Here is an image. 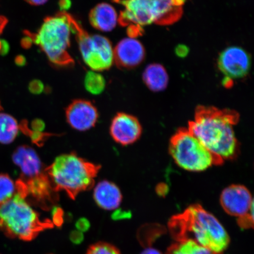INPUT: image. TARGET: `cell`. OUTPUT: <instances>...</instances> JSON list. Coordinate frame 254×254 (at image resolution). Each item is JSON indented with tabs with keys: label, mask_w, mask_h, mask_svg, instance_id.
Returning a JSON list of instances; mask_svg holds the SVG:
<instances>
[{
	"label": "cell",
	"mask_w": 254,
	"mask_h": 254,
	"mask_svg": "<svg viewBox=\"0 0 254 254\" xmlns=\"http://www.w3.org/2000/svg\"><path fill=\"white\" fill-rule=\"evenodd\" d=\"M12 157L14 163L20 168L23 177L21 180L30 179L44 172L39 155L29 146L18 147Z\"/></svg>",
	"instance_id": "15"
},
{
	"label": "cell",
	"mask_w": 254,
	"mask_h": 254,
	"mask_svg": "<svg viewBox=\"0 0 254 254\" xmlns=\"http://www.w3.org/2000/svg\"><path fill=\"white\" fill-rule=\"evenodd\" d=\"M169 152L175 163L183 169L199 172L224 161L212 154L187 128H180L171 138Z\"/></svg>",
	"instance_id": "6"
},
{
	"label": "cell",
	"mask_w": 254,
	"mask_h": 254,
	"mask_svg": "<svg viewBox=\"0 0 254 254\" xmlns=\"http://www.w3.org/2000/svg\"><path fill=\"white\" fill-rule=\"evenodd\" d=\"M89 20L92 26L104 32L112 31L118 23L115 8L108 3H101L91 9Z\"/></svg>",
	"instance_id": "17"
},
{
	"label": "cell",
	"mask_w": 254,
	"mask_h": 254,
	"mask_svg": "<svg viewBox=\"0 0 254 254\" xmlns=\"http://www.w3.org/2000/svg\"><path fill=\"white\" fill-rule=\"evenodd\" d=\"M145 51L144 46L134 38H126L120 41L114 49V62L120 67L131 69L144 61Z\"/></svg>",
	"instance_id": "14"
},
{
	"label": "cell",
	"mask_w": 254,
	"mask_h": 254,
	"mask_svg": "<svg viewBox=\"0 0 254 254\" xmlns=\"http://www.w3.org/2000/svg\"><path fill=\"white\" fill-rule=\"evenodd\" d=\"M15 62L16 64L18 66H24L25 64V63H26V60H25L24 56H19L16 57Z\"/></svg>",
	"instance_id": "38"
},
{
	"label": "cell",
	"mask_w": 254,
	"mask_h": 254,
	"mask_svg": "<svg viewBox=\"0 0 254 254\" xmlns=\"http://www.w3.org/2000/svg\"><path fill=\"white\" fill-rule=\"evenodd\" d=\"M220 203L226 213L237 218L254 210L252 193L247 187L240 184H233L222 190Z\"/></svg>",
	"instance_id": "9"
},
{
	"label": "cell",
	"mask_w": 254,
	"mask_h": 254,
	"mask_svg": "<svg viewBox=\"0 0 254 254\" xmlns=\"http://www.w3.org/2000/svg\"><path fill=\"white\" fill-rule=\"evenodd\" d=\"M73 33L76 34L82 59L92 70H107L114 62V49L110 40L101 35L89 34L72 17Z\"/></svg>",
	"instance_id": "7"
},
{
	"label": "cell",
	"mask_w": 254,
	"mask_h": 254,
	"mask_svg": "<svg viewBox=\"0 0 254 254\" xmlns=\"http://www.w3.org/2000/svg\"><path fill=\"white\" fill-rule=\"evenodd\" d=\"M141 254H163L160 251L154 249V248H147L141 253Z\"/></svg>",
	"instance_id": "35"
},
{
	"label": "cell",
	"mask_w": 254,
	"mask_h": 254,
	"mask_svg": "<svg viewBox=\"0 0 254 254\" xmlns=\"http://www.w3.org/2000/svg\"><path fill=\"white\" fill-rule=\"evenodd\" d=\"M240 114L228 109L198 106L188 128L212 154L225 160H233L240 153V144L234 126Z\"/></svg>",
	"instance_id": "1"
},
{
	"label": "cell",
	"mask_w": 254,
	"mask_h": 254,
	"mask_svg": "<svg viewBox=\"0 0 254 254\" xmlns=\"http://www.w3.org/2000/svg\"><path fill=\"white\" fill-rule=\"evenodd\" d=\"M59 7L62 12H65L70 8L71 6V0H60Z\"/></svg>",
	"instance_id": "32"
},
{
	"label": "cell",
	"mask_w": 254,
	"mask_h": 254,
	"mask_svg": "<svg viewBox=\"0 0 254 254\" xmlns=\"http://www.w3.org/2000/svg\"><path fill=\"white\" fill-rule=\"evenodd\" d=\"M72 16L60 12L44 20L36 34L28 32L33 43L39 46L53 64L67 66L74 64L69 53L73 33Z\"/></svg>",
	"instance_id": "5"
},
{
	"label": "cell",
	"mask_w": 254,
	"mask_h": 254,
	"mask_svg": "<svg viewBox=\"0 0 254 254\" xmlns=\"http://www.w3.org/2000/svg\"><path fill=\"white\" fill-rule=\"evenodd\" d=\"M84 236L81 232L78 230L72 231L69 234V240L75 245H79L84 241Z\"/></svg>",
	"instance_id": "30"
},
{
	"label": "cell",
	"mask_w": 254,
	"mask_h": 254,
	"mask_svg": "<svg viewBox=\"0 0 254 254\" xmlns=\"http://www.w3.org/2000/svg\"><path fill=\"white\" fill-rule=\"evenodd\" d=\"M185 1L186 0H171L173 4L176 7H182Z\"/></svg>",
	"instance_id": "39"
},
{
	"label": "cell",
	"mask_w": 254,
	"mask_h": 254,
	"mask_svg": "<svg viewBox=\"0 0 254 254\" xmlns=\"http://www.w3.org/2000/svg\"><path fill=\"white\" fill-rule=\"evenodd\" d=\"M25 34H26V37H25L24 39L22 40L21 44L23 48L27 49V48L30 47L32 44H33V40L28 33H25Z\"/></svg>",
	"instance_id": "33"
},
{
	"label": "cell",
	"mask_w": 254,
	"mask_h": 254,
	"mask_svg": "<svg viewBox=\"0 0 254 254\" xmlns=\"http://www.w3.org/2000/svg\"><path fill=\"white\" fill-rule=\"evenodd\" d=\"M1 105H0V110H1Z\"/></svg>",
	"instance_id": "41"
},
{
	"label": "cell",
	"mask_w": 254,
	"mask_h": 254,
	"mask_svg": "<svg viewBox=\"0 0 254 254\" xmlns=\"http://www.w3.org/2000/svg\"><path fill=\"white\" fill-rule=\"evenodd\" d=\"M52 222L57 227L60 228L62 226L64 222V212L63 209L55 206L52 210Z\"/></svg>",
	"instance_id": "27"
},
{
	"label": "cell",
	"mask_w": 254,
	"mask_h": 254,
	"mask_svg": "<svg viewBox=\"0 0 254 254\" xmlns=\"http://www.w3.org/2000/svg\"><path fill=\"white\" fill-rule=\"evenodd\" d=\"M20 129L21 131L25 133V134L29 136L31 138V141L36 144L38 145H42L43 142L46 140V139L52 136V134H47V133L43 132H36L32 131L30 128H28L27 123L23 122L21 123L20 125Z\"/></svg>",
	"instance_id": "25"
},
{
	"label": "cell",
	"mask_w": 254,
	"mask_h": 254,
	"mask_svg": "<svg viewBox=\"0 0 254 254\" xmlns=\"http://www.w3.org/2000/svg\"><path fill=\"white\" fill-rule=\"evenodd\" d=\"M17 191L16 183L7 174H0V204L13 197Z\"/></svg>",
	"instance_id": "23"
},
{
	"label": "cell",
	"mask_w": 254,
	"mask_h": 254,
	"mask_svg": "<svg viewBox=\"0 0 254 254\" xmlns=\"http://www.w3.org/2000/svg\"><path fill=\"white\" fill-rule=\"evenodd\" d=\"M252 57L243 48L232 46L220 53L218 59V68L230 79L242 78L249 74Z\"/></svg>",
	"instance_id": "8"
},
{
	"label": "cell",
	"mask_w": 254,
	"mask_h": 254,
	"mask_svg": "<svg viewBox=\"0 0 254 254\" xmlns=\"http://www.w3.org/2000/svg\"><path fill=\"white\" fill-rule=\"evenodd\" d=\"M125 7L121 12L118 22L127 26L130 24L144 26L154 23L155 0H116Z\"/></svg>",
	"instance_id": "10"
},
{
	"label": "cell",
	"mask_w": 254,
	"mask_h": 254,
	"mask_svg": "<svg viewBox=\"0 0 254 254\" xmlns=\"http://www.w3.org/2000/svg\"><path fill=\"white\" fill-rule=\"evenodd\" d=\"M75 227L78 231L81 232H86L90 229V222L85 218H81L76 222Z\"/></svg>",
	"instance_id": "29"
},
{
	"label": "cell",
	"mask_w": 254,
	"mask_h": 254,
	"mask_svg": "<svg viewBox=\"0 0 254 254\" xmlns=\"http://www.w3.org/2000/svg\"><path fill=\"white\" fill-rule=\"evenodd\" d=\"M170 233L176 241H192L216 253L229 246V235L218 219L201 205H190L168 222Z\"/></svg>",
	"instance_id": "2"
},
{
	"label": "cell",
	"mask_w": 254,
	"mask_h": 254,
	"mask_svg": "<svg viewBox=\"0 0 254 254\" xmlns=\"http://www.w3.org/2000/svg\"><path fill=\"white\" fill-rule=\"evenodd\" d=\"M84 85L89 93L99 95L103 93L106 88V80L103 76L98 72L91 71L85 75Z\"/></svg>",
	"instance_id": "22"
},
{
	"label": "cell",
	"mask_w": 254,
	"mask_h": 254,
	"mask_svg": "<svg viewBox=\"0 0 254 254\" xmlns=\"http://www.w3.org/2000/svg\"><path fill=\"white\" fill-rule=\"evenodd\" d=\"M21 180L26 199L30 197L35 204L44 210H49L58 200L57 192L54 190L45 171L32 179Z\"/></svg>",
	"instance_id": "11"
},
{
	"label": "cell",
	"mask_w": 254,
	"mask_h": 254,
	"mask_svg": "<svg viewBox=\"0 0 254 254\" xmlns=\"http://www.w3.org/2000/svg\"><path fill=\"white\" fill-rule=\"evenodd\" d=\"M1 47H2V40H0V51L1 50Z\"/></svg>",
	"instance_id": "40"
},
{
	"label": "cell",
	"mask_w": 254,
	"mask_h": 254,
	"mask_svg": "<svg viewBox=\"0 0 254 254\" xmlns=\"http://www.w3.org/2000/svg\"><path fill=\"white\" fill-rule=\"evenodd\" d=\"M28 89L32 94L37 95L43 93L44 86L43 82L40 80L34 79L28 85Z\"/></svg>",
	"instance_id": "28"
},
{
	"label": "cell",
	"mask_w": 254,
	"mask_h": 254,
	"mask_svg": "<svg viewBox=\"0 0 254 254\" xmlns=\"http://www.w3.org/2000/svg\"><path fill=\"white\" fill-rule=\"evenodd\" d=\"M66 122L72 128L85 131L94 127L98 119L97 108L90 101L75 100L65 111Z\"/></svg>",
	"instance_id": "13"
},
{
	"label": "cell",
	"mask_w": 254,
	"mask_h": 254,
	"mask_svg": "<svg viewBox=\"0 0 254 254\" xmlns=\"http://www.w3.org/2000/svg\"><path fill=\"white\" fill-rule=\"evenodd\" d=\"M93 197L99 207L107 211L118 208L123 199L118 186L107 180L102 181L95 186Z\"/></svg>",
	"instance_id": "16"
},
{
	"label": "cell",
	"mask_w": 254,
	"mask_h": 254,
	"mask_svg": "<svg viewBox=\"0 0 254 254\" xmlns=\"http://www.w3.org/2000/svg\"><path fill=\"white\" fill-rule=\"evenodd\" d=\"M238 224L243 229H249L254 226V210L250 213L237 219Z\"/></svg>",
	"instance_id": "26"
},
{
	"label": "cell",
	"mask_w": 254,
	"mask_h": 254,
	"mask_svg": "<svg viewBox=\"0 0 254 254\" xmlns=\"http://www.w3.org/2000/svg\"><path fill=\"white\" fill-rule=\"evenodd\" d=\"M155 24L167 25L179 21L183 14V7H176L171 0H155Z\"/></svg>",
	"instance_id": "18"
},
{
	"label": "cell",
	"mask_w": 254,
	"mask_h": 254,
	"mask_svg": "<svg viewBox=\"0 0 254 254\" xmlns=\"http://www.w3.org/2000/svg\"><path fill=\"white\" fill-rule=\"evenodd\" d=\"M20 125L13 117L0 113V143L9 144L13 142L18 135Z\"/></svg>",
	"instance_id": "20"
},
{
	"label": "cell",
	"mask_w": 254,
	"mask_h": 254,
	"mask_svg": "<svg viewBox=\"0 0 254 254\" xmlns=\"http://www.w3.org/2000/svg\"><path fill=\"white\" fill-rule=\"evenodd\" d=\"M85 254H122L116 246L106 242H98L89 247Z\"/></svg>",
	"instance_id": "24"
},
{
	"label": "cell",
	"mask_w": 254,
	"mask_h": 254,
	"mask_svg": "<svg viewBox=\"0 0 254 254\" xmlns=\"http://www.w3.org/2000/svg\"><path fill=\"white\" fill-rule=\"evenodd\" d=\"M188 49L184 46H179L177 48L176 53L178 56L180 57L186 56L188 54Z\"/></svg>",
	"instance_id": "34"
},
{
	"label": "cell",
	"mask_w": 254,
	"mask_h": 254,
	"mask_svg": "<svg viewBox=\"0 0 254 254\" xmlns=\"http://www.w3.org/2000/svg\"><path fill=\"white\" fill-rule=\"evenodd\" d=\"M166 254H221L216 253L192 241H176L168 248Z\"/></svg>",
	"instance_id": "21"
},
{
	"label": "cell",
	"mask_w": 254,
	"mask_h": 254,
	"mask_svg": "<svg viewBox=\"0 0 254 254\" xmlns=\"http://www.w3.org/2000/svg\"><path fill=\"white\" fill-rule=\"evenodd\" d=\"M7 23V19L4 17V16L0 15V34H1L3 30H4Z\"/></svg>",
	"instance_id": "36"
},
{
	"label": "cell",
	"mask_w": 254,
	"mask_h": 254,
	"mask_svg": "<svg viewBox=\"0 0 254 254\" xmlns=\"http://www.w3.org/2000/svg\"><path fill=\"white\" fill-rule=\"evenodd\" d=\"M25 1L31 5H41L46 4L48 0H25Z\"/></svg>",
	"instance_id": "37"
},
{
	"label": "cell",
	"mask_w": 254,
	"mask_h": 254,
	"mask_svg": "<svg viewBox=\"0 0 254 254\" xmlns=\"http://www.w3.org/2000/svg\"><path fill=\"white\" fill-rule=\"evenodd\" d=\"M100 169V165L71 152L59 155L44 171L57 192L62 190L75 199L79 193L93 188Z\"/></svg>",
	"instance_id": "3"
},
{
	"label": "cell",
	"mask_w": 254,
	"mask_h": 254,
	"mask_svg": "<svg viewBox=\"0 0 254 254\" xmlns=\"http://www.w3.org/2000/svg\"><path fill=\"white\" fill-rule=\"evenodd\" d=\"M31 127L32 131L41 132L45 129L46 125L42 120L37 119L32 122Z\"/></svg>",
	"instance_id": "31"
},
{
	"label": "cell",
	"mask_w": 254,
	"mask_h": 254,
	"mask_svg": "<svg viewBox=\"0 0 254 254\" xmlns=\"http://www.w3.org/2000/svg\"><path fill=\"white\" fill-rule=\"evenodd\" d=\"M110 133L118 144L123 145L132 144L138 140L142 134V127L135 117L125 113H119L111 122Z\"/></svg>",
	"instance_id": "12"
},
{
	"label": "cell",
	"mask_w": 254,
	"mask_h": 254,
	"mask_svg": "<svg viewBox=\"0 0 254 254\" xmlns=\"http://www.w3.org/2000/svg\"><path fill=\"white\" fill-rule=\"evenodd\" d=\"M142 78L147 87L154 92L164 90L169 81L166 69L159 64L148 65L143 72Z\"/></svg>",
	"instance_id": "19"
},
{
	"label": "cell",
	"mask_w": 254,
	"mask_h": 254,
	"mask_svg": "<svg viewBox=\"0 0 254 254\" xmlns=\"http://www.w3.org/2000/svg\"><path fill=\"white\" fill-rule=\"evenodd\" d=\"M53 226L49 219L41 220L39 214L17 189L13 197L0 204V231L9 238L30 241Z\"/></svg>",
	"instance_id": "4"
}]
</instances>
